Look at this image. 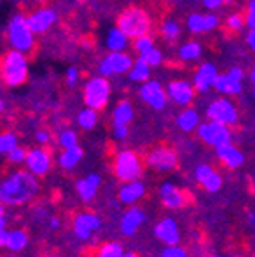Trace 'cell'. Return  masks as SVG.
<instances>
[{
  "mask_svg": "<svg viewBox=\"0 0 255 257\" xmlns=\"http://www.w3.org/2000/svg\"><path fill=\"white\" fill-rule=\"evenodd\" d=\"M40 191L34 173L13 172L0 186V200L4 205H22L31 202Z\"/></svg>",
  "mask_w": 255,
  "mask_h": 257,
  "instance_id": "6da1fadb",
  "label": "cell"
},
{
  "mask_svg": "<svg viewBox=\"0 0 255 257\" xmlns=\"http://www.w3.org/2000/svg\"><path fill=\"white\" fill-rule=\"evenodd\" d=\"M27 73L29 63L25 54L11 48L4 56V59H2V79H4V84L9 86V88L22 86L27 80Z\"/></svg>",
  "mask_w": 255,
  "mask_h": 257,
  "instance_id": "7a4b0ae2",
  "label": "cell"
},
{
  "mask_svg": "<svg viewBox=\"0 0 255 257\" xmlns=\"http://www.w3.org/2000/svg\"><path fill=\"white\" fill-rule=\"evenodd\" d=\"M8 41L11 48L27 54L34 47V32L29 25L27 16L15 15L8 24Z\"/></svg>",
  "mask_w": 255,
  "mask_h": 257,
  "instance_id": "3957f363",
  "label": "cell"
},
{
  "mask_svg": "<svg viewBox=\"0 0 255 257\" xmlns=\"http://www.w3.org/2000/svg\"><path fill=\"white\" fill-rule=\"evenodd\" d=\"M118 27L131 38H140L150 32L152 20L148 13L141 8H127L118 18Z\"/></svg>",
  "mask_w": 255,
  "mask_h": 257,
  "instance_id": "277c9868",
  "label": "cell"
},
{
  "mask_svg": "<svg viewBox=\"0 0 255 257\" xmlns=\"http://www.w3.org/2000/svg\"><path fill=\"white\" fill-rule=\"evenodd\" d=\"M111 96V84L107 77H93L84 86V104L91 109H104Z\"/></svg>",
  "mask_w": 255,
  "mask_h": 257,
  "instance_id": "5b68a950",
  "label": "cell"
},
{
  "mask_svg": "<svg viewBox=\"0 0 255 257\" xmlns=\"http://www.w3.org/2000/svg\"><path fill=\"white\" fill-rule=\"evenodd\" d=\"M143 172V163L140 156L132 150H121L114 159V173L123 182L138 181Z\"/></svg>",
  "mask_w": 255,
  "mask_h": 257,
  "instance_id": "8992f818",
  "label": "cell"
},
{
  "mask_svg": "<svg viewBox=\"0 0 255 257\" xmlns=\"http://www.w3.org/2000/svg\"><path fill=\"white\" fill-rule=\"evenodd\" d=\"M198 136L203 143L211 145V147H221L225 143H230L232 133H230V125H225L221 121L209 120L205 123L198 125Z\"/></svg>",
  "mask_w": 255,
  "mask_h": 257,
  "instance_id": "52a82bcc",
  "label": "cell"
},
{
  "mask_svg": "<svg viewBox=\"0 0 255 257\" xmlns=\"http://www.w3.org/2000/svg\"><path fill=\"white\" fill-rule=\"evenodd\" d=\"M132 64H134V61H132V57L125 50H121V52H109V56H105L102 59L98 70L100 75L111 77L118 75V73H129Z\"/></svg>",
  "mask_w": 255,
  "mask_h": 257,
  "instance_id": "ba28073f",
  "label": "cell"
},
{
  "mask_svg": "<svg viewBox=\"0 0 255 257\" xmlns=\"http://www.w3.org/2000/svg\"><path fill=\"white\" fill-rule=\"evenodd\" d=\"M177 163H179V159H177L175 150L164 147V145L152 149L147 156V165L154 170H159V172H172V170H175Z\"/></svg>",
  "mask_w": 255,
  "mask_h": 257,
  "instance_id": "9c48e42d",
  "label": "cell"
},
{
  "mask_svg": "<svg viewBox=\"0 0 255 257\" xmlns=\"http://www.w3.org/2000/svg\"><path fill=\"white\" fill-rule=\"evenodd\" d=\"M207 118L214 121H221L225 125H235L239 112L228 98H218L207 107Z\"/></svg>",
  "mask_w": 255,
  "mask_h": 257,
  "instance_id": "30bf717a",
  "label": "cell"
},
{
  "mask_svg": "<svg viewBox=\"0 0 255 257\" xmlns=\"http://www.w3.org/2000/svg\"><path fill=\"white\" fill-rule=\"evenodd\" d=\"M140 96L145 104H148L150 107L156 109V111L164 109V105L168 104V91L157 80H147V82H143V86L140 88Z\"/></svg>",
  "mask_w": 255,
  "mask_h": 257,
  "instance_id": "8fae6325",
  "label": "cell"
},
{
  "mask_svg": "<svg viewBox=\"0 0 255 257\" xmlns=\"http://www.w3.org/2000/svg\"><path fill=\"white\" fill-rule=\"evenodd\" d=\"M214 89L223 95H239L243 91V70L230 68L227 73L216 77Z\"/></svg>",
  "mask_w": 255,
  "mask_h": 257,
  "instance_id": "7c38bea8",
  "label": "cell"
},
{
  "mask_svg": "<svg viewBox=\"0 0 255 257\" xmlns=\"http://www.w3.org/2000/svg\"><path fill=\"white\" fill-rule=\"evenodd\" d=\"M102 227V220L93 213H80L73 220V232L79 239L88 241Z\"/></svg>",
  "mask_w": 255,
  "mask_h": 257,
  "instance_id": "4fadbf2b",
  "label": "cell"
},
{
  "mask_svg": "<svg viewBox=\"0 0 255 257\" xmlns=\"http://www.w3.org/2000/svg\"><path fill=\"white\" fill-rule=\"evenodd\" d=\"M27 20L34 34H43V32H47L57 22V13L54 9L41 8L36 9L34 13H31L27 16Z\"/></svg>",
  "mask_w": 255,
  "mask_h": 257,
  "instance_id": "5bb4252c",
  "label": "cell"
},
{
  "mask_svg": "<svg viewBox=\"0 0 255 257\" xmlns=\"http://www.w3.org/2000/svg\"><path fill=\"white\" fill-rule=\"evenodd\" d=\"M218 70L212 63H203L198 66V70L193 75V86L196 88V91L205 93L211 88H214L216 77H218Z\"/></svg>",
  "mask_w": 255,
  "mask_h": 257,
  "instance_id": "9a60e30c",
  "label": "cell"
},
{
  "mask_svg": "<svg viewBox=\"0 0 255 257\" xmlns=\"http://www.w3.org/2000/svg\"><path fill=\"white\" fill-rule=\"evenodd\" d=\"M195 177H196V181H198V184L209 193H216L219 188H221V184H223L221 175H219V173L209 165H198L196 166Z\"/></svg>",
  "mask_w": 255,
  "mask_h": 257,
  "instance_id": "2e32d148",
  "label": "cell"
},
{
  "mask_svg": "<svg viewBox=\"0 0 255 257\" xmlns=\"http://www.w3.org/2000/svg\"><path fill=\"white\" fill-rule=\"evenodd\" d=\"M168 96L179 105H189L195 96V86H191L188 80H172L168 84Z\"/></svg>",
  "mask_w": 255,
  "mask_h": 257,
  "instance_id": "e0dca14e",
  "label": "cell"
},
{
  "mask_svg": "<svg viewBox=\"0 0 255 257\" xmlns=\"http://www.w3.org/2000/svg\"><path fill=\"white\" fill-rule=\"evenodd\" d=\"M27 170L34 175H45L50 170V154L45 149H32L29 150L25 159Z\"/></svg>",
  "mask_w": 255,
  "mask_h": 257,
  "instance_id": "ac0fdd59",
  "label": "cell"
},
{
  "mask_svg": "<svg viewBox=\"0 0 255 257\" xmlns=\"http://www.w3.org/2000/svg\"><path fill=\"white\" fill-rule=\"evenodd\" d=\"M156 236L157 239H161L166 246H175L179 245L180 241V232H179V227H177L175 220L172 218H164L161 220L159 223L156 225Z\"/></svg>",
  "mask_w": 255,
  "mask_h": 257,
  "instance_id": "d6986e66",
  "label": "cell"
},
{
  "mask_svg": "<svg viewBox=\"0 0 255 257\" xmlns=\"http://www.w3.org/2000/svg\"><path fill=\"white\" fill-rule=\"evenodd\" d=\"M159 197H161V202L170 209H179V207H184V205L188 204V197H186V193H184L182 189L177 188V186L170 184V182H166V184L161 186Z\"/></svg>",
  "mask_w": 255,
  "mask_h": 257,
  "instance_id": "ffe728a7",
  "label": "cell"
},
{
  "mask_svg": "<svg viewBox=\"0 0 255 257\" xmlns=\"http://www.w3.org/2000/svg\"><path fill=\"white\" fill-rule=\"evenodd\" d=\"M216 156L228 168H239L244 161L243 152L239 149H235L232 143H225L221 147H216Z\"/></svg>",
  "mask_w": 255,
  "mask_h": 257,
  "instance_id": "44dd1931",
  "label": "cell"
},
{
  "mask_svg": "<svg viewBox=\"0 0 255 257\" xmlns=\"http://www.w3.org/2000/svg\"><path fill=\"white\" fill-rule=\"evenodd\" d=\"M143 221H145V213H143V211H141V209H138V207H131L127 213L123 214V218H121L120 229H121V232H123L125 236H134L136 230L143 225Z\"/></svg>",
  "mask_w": 255,
  "mask_h": 257,
  "instance_id": "7402d4cb",
  "label": "cell"
},
{
  "mask_svg": "<svg viewBox=\"0 0 255 257\" xmlns=\"http://www.w3.org/2000/svg\"><path fill=\"white\" fill-rule=\"evenodd\" d=\"M100 188V175L96 173H89L86 179H80L77 182V193L84 202H91L95 198L96 191Z\"/></svg>",
  "mask_w": 255,
  "mask_h": 257,
  "instance_id": "603a6c76",
  "label": "cell"
},
{
  "mask_svg": "<svg viewBox=\"0 0 255 257\" xmlns=\"http://www.w3.org/2000/svg\"><path fill=\"white\" fill-rule=\"evenodd\" d=\"M145 195V186L140 181L125 182L120 189V202L121 204H134Z\"/></svg>",
  "mask_w": 255,
  "mask_h": 257,
  "instance_id": "cb8c5ba5",
  "label": "cell"
},
{
  "mask_svg": "<svg viewBox=\"0 0 255 257\" xmlns=\"http://www.w3.org/2000/svg\"><path fill=\"white\" fill-rule=\"evenodd\" d=\"M129 40H131V36L127 32H123L120 27H114L109 31L105 43H107V48L111 52H121V50H125L129 47Z\"/></svg>",
  "mask_w": 255,
  "mask_h": 257,
  "instance_id": "d4e9b609",
  "label": "cell"
},
{
  "mask_svg": "<svg viewBox=\"0 0 255 257\" xmlns=\"http://www.w3.org/2000/svg\"><path fill=\"white\" fill-rule=\"evenodd\" d=\"M177 125H179V128L184 131V133H191V131L198 128L200 125L198 112L195 109H184L179 116H177Z\"/></svg>",
  "mask_w": 255,
  "mask_h": 257,
  "instance_id": "484cf974",
  "label": "cell"
},
{
  "mask_svg": "<svg viewBox=\"0 0 255 257\" xmlns=\"http://www.w3.org/2000/svg\"><path fill=\"white\" fill-rule=\"evenodd\" d=\"M132 118H134V109L127 100L120 102L112 111V125H129Z\"/></svg>",
  "mask_w": 255,
  "mask_h": 257,
  "instance_id": "4316f807",
  "label": "cell"
},
{
  "mask_svg": "<svg viewBox=\"0 0 255 257\" xmlns=\"http://www.w3.org/2000/svg\"><path fill=\"white\" fill-rule=\"evenodd\" d=\"M82 156H84V152H82V149H80L79 145H77V147H73V149H64L63 152H61V156H59L61 168H64V170L75 168V166L79 165V161L82 159Z\"/></svg>",
  "mask_w": 255,
  "mask_h": 257,
  "instance_id": "83f0119b",
  "label": "cell"
},
{
  "mask_svg": "<svg viewBox=\"0 0 255 257\" xmlns=\"http://www.w3.org/2000/svg\"><path fill=\"white\" fill-rule=\"evenodd\" d=\"M150 64L147 61H143L141 57H138V61H134L131 72H129V79L132 82H147L148 77H150Z\"/></svg>",
  "mask_w": 255,
  "mask_h": 257,
  "instance_id": "f1b7e54d",
  "label": "cell"
},
{
  "mask_svg": "<svg viewBox=\"0 0 255 257\" xmlns=\"http://www.w3.org/2000/svg\"><path fill=\"white\" fill-rule=\"evenodd\" d=\"M27 234L24 230H11L8 234V241H6L4 248L11 250V252H20L27 246Z\"/></svg>",
  "mask_w": 255,
  "mask_h": 257,
  "instance_id": "f546056e",
  "label": "cell"
},
{
  "mask_svg": "<svg viewBox=\"0 0 255 257\" xmlns=\"http://www.w3.org/2000/svg\"><path fill=\"white\" fill-rule=\"evenodd\" d=\"M202 56V45L198 41H188L179 48V57L184 61H195Z\"/></svg>",
  "mask_w": 255,
  "mask_h": 257,
  "instance_id": "4dcf8cb0",
  "label": "cell"
},
{
  "mask_svg": "<svg viewBox=\"0 0 255 257\" xmlns=\"http://www.w3.org/2000/svg\"><path fill=\"white\" fill-rule=\"evenodd\" d=\"M98 121V114H96V109H91L86 105V109L79 112V116H77V123L84 128V131H91L93 127L96 125Z\"/></svg>",
  "mask_w": 255,
  "mask_h": 257,
  "instance_id": "1f68e13d",
  "label": "cell"
},
{
  "mask_svg": "<svg viewBox=\"0 0 255 257\" xmlns=\"http://www.w3.org/2000/svg\"><path fill=\"white\" fill-rule=\"evenodd\" d=\"M161 32H163L164 40L177 41V40H179V36H180V25H179V22L173 20V18H166V20L163 22Z\"/></svg>",
  "mask_w": 255,
  "mask_h": 257,
  "instance_id": "d6a6232c",
  "label": "cell"
},
{
  "mask_svg": "<svg viewBox=\"0 0 255 257\" xmlns=\"http://www.w3.org/2000/svg\"><path fill=\"white\" fill-rule=\"evenodd\" d=\"M188 29L195 34H202L205 32V15L200 13H191L188 16Z\"/></svg>",
  "mask_w": 255,
  "mask_h": 257,
  "instance_id": "836d02e7",
  "label": "cell"
},
{
  "mask_svg": "<svg viewBox=\"0 0 255 257\" xmlns=\"http://www.w3.org/2000/svg\"><path fill=\"white\" fill-rule=\"evenodd\" d=\"M96 257H125L123 246L120 243H105V245L100 246Z\"/></svg>",
  "mask_w": 255,
  "mask_h": 257,
  "instance_id": "e575fe53",
  "label": "cell"
},
{
  "mask_svg": "<svg viewBox=\"0 0 255 257\" xmlns=\"http://www.w3.org/2000/svg\"><path fill=\"white\" fill-rule=\"evenodd\" d=\"M59 145L63 149H73L79 145V140H77V133L72 131V128H66L59 134Z\"/></svg>",
  "mask_w": 255,
  "mask_h": 257,
  "instance_id": "d590c367",
  "label": "cell"
},
{
  "mask_svg": "<svg viewBox=\"0 0 255 257\" xmlns=\"http://www.w3.org/2000/svg\"><path fill=\"white\" fill-rule=\"evenodd\" d=\"M140 57L143 61H147L150 66H159L161 63H163V52H161L159 48H150V50H147V52L140 54Z\"/></svg>",
  "mask_w": 255,
  "mask_h": 257,
  "instance_id": "8d00e7d4",
  "label": "cell"
},
{
  "mask_svg": "<svg viewBox=\"0 0 255 257\" xmlns=\"http://www.w3.org/2000/svg\"><path fill=\"white\" fill-rule=\"evenodd\" d=\"M15 147H18V140L13 133H4L0 136V152L2 154L11 152Z\"/></svg>",
  "mask_w": 255,
  "mask_h": 257,
  "instance_id": "74e56055",
  "label": "cell"
},
{
  "mask_svg": "<svg viewBox=\"0 0 255 257\" xmlns=\"http://www.w3.org/2000/svg\"><path fill=\"white\" fill-rule=\"evenodd\" d=\"M150 48H154V40H152L150 34H145V36H140L134 40V50L138 54L147 52V50H150Z\"/></svg>",
  "mask_w": 255,
  "mask_h": 257,
  "instance_id": "f35d334b",
  "label": "cell"
},
{
  "mask_svg": "<svg viewBox=\"0 0 255 257\" xmlns=\"http://www.w3.org/2000/svg\"><path fill=\"white\" fill-rule=\"evenodd\" d=\"M27 150L24 149V147H15V149L11 150V152H8L6 156H8V161L9 163H13V165H20V163H25V159H27Z\"/></svg>",
  "mask_w": 255,
  "mask_h": 257,
  "instance_id": "ab89813d",
  "label": "cell"
},
{
  "mask_svg": "<svg viewBox=\"0 0 255 257\" xmlns=\"http://www.w3.org/2000/svg\"><path fill=\"white\" fill-rule=\"evenodd\" d=\"M244 24H246V16L239 15V13H234V15H230L227 18V27L230 31H241L244 27Z\"/></svg>",
  "mask_w": 255,
  "mask_h": 257,
  "instance_id": "60d3db41",
  "label": "cell"
},
{
  "mask_svg": "<svg viewBox=\"0 0 255 257\" xmlns=\"http://www.w3.org/2000/svg\"><path fill=\"white\" fill-rule=\"evenodd\" d=\"M218 25H219V16L214 15V13H207L205 15V32L214 31V29H218Z\"/></svg>",
  "mask_w": 255,
  "mask_h": 257,
  "instance_id": "b9f144b4",
  "label": "cell"
},
{
  "mask_svg": "<svg viewBox=\"0 0 255 257\" xmlns=\"http://www.w3.org/2000/svg\"><path fill=\"white\" fill-rule=\"evenodd\" d=\"M163 257H189V255L186 250L175 245V246H168V248L163 252Z\"/></svg>",
  "mask_w": 255,
  "mask_h": 257,
  "instance_id": "7bdbcfd3",
  "label": "cell"
},
{
  "mask_svg": "<svg viewBox=\"0 0 255 257\" xmlns=\"http://www.w3.org/2000/svg\"><path fill=\"white\" fill-rule=\"evenodd\" d=\"M66 82H68V86H75L77 82H79V70H77L75 66H70V68L66 70Z\"/></svg>",
  "mask_w": 255,
  "mask_h": 257,
  "instance_id": "ee69618b",
  "label": "cell"
},
{
  "mask_svg": "<svg viewBox=\"0 0 255 257\" xmlns=\"http://www.w3.org/2000/svg\"><path fill=\"white\" fill-rule=\"evenodd\" d=\"M246 25L250 29H255V0H250L246 11Z\"/></svg>",
  "mask_w": 255,
  "mask_h": 257,
  "instance_id": "f6af8a7d",
  "label": "cell"
},
{
  "mask_svg": "<svg viewBox=\"0 0 255 257\" xmlns=\"http://www.w3.org/2000/svg\"><path fill=\"white\" fill-rule=\"evenodd\" d=\"M114 127V138L116 140H125L129 134V125H112Z\"/></svg>",
  "mask_w": 255,
  "mask_h": 257,
  "instance_id": "bcb514c9",
  "label": "cell"
},
{
  "mask_svg": "<svg viewBox=\"0 0 255 257\" xmlns=\"http://www.w3.org/2000/svg\"><path fill=\"white\" fill-rule=\"evenodd\" d=\"M36 141H38V143L47 145L48 141H50V133H48V131H38V133H36Z\"/></svg>",
  "mask_w": 255,
  "mask_h": 257,
  "instance_id": "7dc6e473",
  "label": "cell"
},
{
  "mask_svg": "<svg viewBox=\"0 0 255 257\" xmlns=\"http://www.w3.org/2000/svg\"><path fill=\"white\" fill-rule=\"evenodd\" d=\"M246 41H248V47L251 48V52H255V29H250L246 36Z\"/></svg>",
  "mask_w": 255,
  "mask_h": 257,
  "instance_id": "c3c4849f",
  "label": "cell"
},
{
  "mask_svg": "<svg viewBox=\"0 0 255 257\" xmlns=\"http://www.w3.org/2000/svg\"><path fill=\"white\" fill-rule=\"evenodd\" d=\"M223 4V0H203V6L209 9H216L219 8V6Z\"/></svg>",
  "mask_w": 255,
  "mask_h": 257,
  "instance_id": "681fc988",
  "label": "cell"
},
{
  "mask_svg": "<svg viewBox=\"0 0 255 257\" xmlns=\"http://www.w3.org/2000/svg\"><path fill=\"white\" fill-rule=\"evenodd\" d=\"M50 227H52V229H59V220L52 218V220H50Z\"/></svg>",
  "mask_w": 255,
  "mask_h": 257,
  "instance_id": "f907efd6",
  "label": "cell"
},
{
  "mask_svg": "<svg viewBox=\"0 0 255 257\" xmlns=\"http://www.w3.org/2000/svg\"><path fill=\"white\" fill-rule=\"evenodd\" d=\"M250 80H251V84L255 86V64H253V68H251V72H250Z\"/></svg>",
  "mask_w": 255,
  "mask_h": 257,
  "instance_id": "816d5d0a",
  "label": "cell"
},
{
  "mask_svg": "<svg viewBox=\"0 0 255 257\" xmlns=\"http://www.w3.org/2000/svg\"><path fill=\"white\" fill-rule=\"evenodd\" d=\"M230 2H234V0H223V4H230Z\"/></svg>",
  "mask_w": 255,
  "mask_h": 257,
  "instance_id": "f5cc1de1",
  "label": "cell"
},
{
  "mask_svg": "<svg viewBox=\"0 0 255 257\" xmlns=\"http://www.w3.org/2000/svg\"><path fill=\"white\" fill-rule=\"evenodd\" d=\"M125 257H136L134 253H125Z\"/></svg>",
  "mask_w": 255,
  "mask_h": 257,
  "instance_id": "db71d44e",
  "label": "cell"
},
{
  "mask_svg": "<svg viewBox=\"0 0 255 257\" xmlns=\"http://www.w3.org/2000/svg\"><path fill=\"white\" fill-rule=\"evenodd\" d=\"M34 2H40V4H41V2H47V0H34Z\"/></svg>",
  "mask_w": 255,
  "mask_h": 257,
  "instance_id": "11a10c76",
  "label": "cell"
},
{
  "mask_svg": "<svg viewBox=\"0 0 255 257\" xmlns=\"http://www.w3.org/2000/svg\"><path fill=\"white\" fill-rule=\"evenodd\" d=\"M214 257H221V255H214Z\"/></svg>",
  "mask_w": 255,
  "mask_h": 257,
  "instance_id": "9f6ffc18",
  "label": "cell"
}]
</instances>
